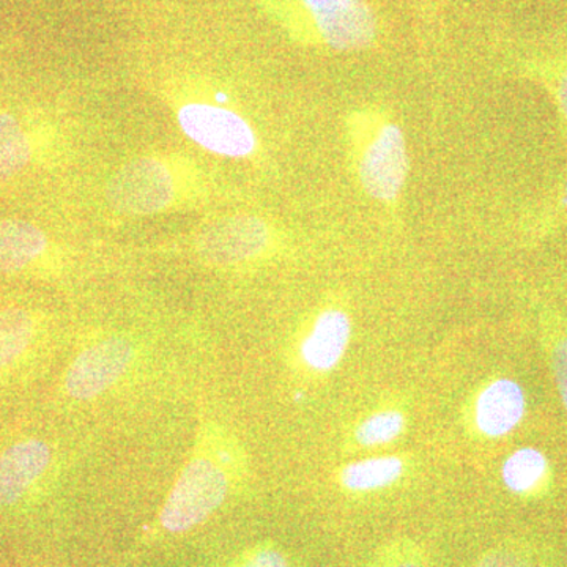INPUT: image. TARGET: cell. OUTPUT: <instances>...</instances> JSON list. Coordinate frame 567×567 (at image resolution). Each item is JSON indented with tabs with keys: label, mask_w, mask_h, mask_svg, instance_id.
Returning <instances> with one entry per match:
<instances>
[{
	"label": "cell",
	"mask_w": 567,
	"mask_h": 567,
	"mask_svg": "<svg viewBox=\"0 0 567 567\" xmlns=\"http://www.w3.org/2000/svg\"><path fill=\"white\" fill-rule=\"evenodd\" d=\"M279 25L306 47L336 52L368 50L377 39L374 11L365 0H259Z\"/></svg>",
	"instance_id": "cell-2"
},
{
	"label": "cell",
	"mask_w": 567,
	"mask_h": 567,
	"mask_svg": "<svg viewBox=\"0 0 567 567\" xmlns=\"http://www.w3.org/2000/svg\"><path fill=\"white\" fill-rule=\"evenodd\" d=\"M377 567H425L416 548L393 546L383 551Z\"/></svg>",
	"instance_id": "cell-17"
},
{
	"label": "cell",
	"mask_w": 567,
	"mask_h": 567,
	"mask_svg": "<svg viewBox=\"0 0 567 567\" xmlns=\"http://www.w3.org/2000/svg\"><path fill=\"white\" fill-rule=\"evenodd\" d=\"M31 158V141L21 123L13 115H0V181L20 173Z\"/></svg>",
	"instance_id": "cell-15"
},
{
	"label": "cell",
	"mask_w": 567,
	"mask_h": 567,
	"mask_svg": "<svg viewBox=\"0 0 567 567\" xmlns=\"http://www.w3.org/2000/svg\"><path fill=\"white\" fill-rule=\"evenodd\" d=\"M555 96H557L558 110L567 122V66L559 73L557 85H555Z\"/></svg>",
	"instance_id": "cell-21"
},
{
	"label": "cell",
	"mask_w": 567,
	"mask_h": 567,
	"mask_svg": "<svg viewBox=\"0 0 567 567\" xmlns=\"http://www.w3.org/2000/svg\"><path fill=\"white\" fill-rule=\"evenodd\" d=\"M525 393L511 379H495L481 386L470 402L473 431L486 439H502L520 424L525 415Z\"/></svg>",
	"instance_id": "cell-9"
},
{
	"label": "cell",
	"mask_w": 567,
	"mask_h": 567,
	"mask_svg": "<svg viewBox=\"0 0 567 567\" xmlns=\"http://www.w3.org/2000/svg\"><path fill=\"white\" fill-rule=\"evenodd\" d=\"M551 371L557 382L559 395L567 410V338L555 342L550 353Z\"/></svg>",
	"instance_id": "cell-18"
},
{
	"label": "cell",
	"mask_w": 567,
	"mask_h": 567,
	"mask_svg": "<svg viewBox=\"0 0 567 567\" xmlns=\"http://www.w3.org/2000/svg\"><path fill=\"white\" fill-rule=\"evenodd\" d=\"M346 128L354 177L361 188L380 203H395L410 166L402 126L383 107L364 106L349 115Z\"/></svg>",
	"instance_id": "cell-1"
},
{
	"label": "cell",
	"mask_w": 567,
	"mask_h": 567,
	"mask_svg": "<svg viewBox=\"0 0 567 567\" xmlns=\"http://www.w3.org/2000/svg\"><path fill=\"white\" fill-rule=\"evenodd\" d=\"M476 567H533L527 559L509 550H494L480 559Z\"/></svg>",
	"instance_id": "cell-20"
},
{
	"label": "cell",
	"mask_w": 567,
	"mask_h": 567,
	"mask_svg": "<svg viewBox=\"0 0 567 567\" xmlns=\"http://www.w3.org/2000/svg\"><path fill=\"white\" fill-rule=\"evenodd\" d=\"M48 238L35 224L21 219L0 221V271L24 270L47 251Z\"/></svg>",
	"instance_id": "cell-11"
},
{
	"label": "cell",
	"mask_w": 567,
	"mask_h": 567,
	"mask_svg": "<svg viewBox=\"0 0 567 567\" xmlns=\"http://www.w3.org/2000/svg\"><path fill=\"white\" fill-rule=\"evenodd\" d=\"M134 360V347L125 338H107L78 354L65 377L66 393L91 401L118 382Z\"/></svg>",
	"instance_id": "cell-7"
},
{
	"label": "cell",
	"mask_w": 567,
	"mask_h": 567,
	"mask_svg": "<svg viewBox=\"0 0 567 567\" xmlns=\"http://www.w3.org/2000/svg\"><path fill=\"white\" fill-rule=\"evenodd\" d=\"M561 204L565 205V207L567 208V182L565 185V189H563Z\"/></svg>",
	"instance_id": "cell-22"
},
{
	"label": "cell",
	"mask_w": 567,
	"mask_h": 567,
	"mask_svg": "<svg viewBox=\"0 0 567 567\" xmlns=\"http://www.w3.org/2000/svg\"><path fill=\"white\" fill-rule=\"evenodd\" d=\"M352 333L349 312L341 306H324L298 342V360L312 374H328L344 358Z\"/></svg>",
	"instance_id": "cell-8"
},
{
	"label": "cell",
	"mask_w": 567,
	"mask_h": 567,
	"mask_svg": "<svg viewBox=\"0 0 567 567\" xmlns=\"http://www.w3.org/2000/svg\"><path fill=\"white\" fill-rule=\"evenodd\" d=\"M406 464L399 456L360 458L342 466L339 484L350 492H375L394 486L405 475Z\"/></svg>",
	"instance_id": "cell-12"
},
{
	"label": "cell",
	"mask_w": 567,
	"mask_h": 567,
	"mask_svg": "<svg viewBox=\"0 0 567 567\" xmlns=\"http://www.w3.org/2000/svg\"><path fill=\"white\" fill-rule=\"evenodd\" d=\"M183 134L204 151L227 158H248L257 151V134L244 115L210 103H186L178 107Z\"/></svg>",
	"instance_id": "cell-6"
},
{
	"label": "cell",
	"mask_w": 567,
	"mask_h": 567,
	"mask_svg": "<svg viewBox=\"0 0 567 567\" xmlns=\"http://www.w3.org/2000/svg\"><path fill=\"white\" fill-rule=\"evenodd\" d=\"M233 464L226 454H210L199 443L164 503L162 527L169 533H185L207 520L233 488L237 473Z\"/></svg>",
	"instance_id": "cell-4"
},
{
	"label": "cell",
	"mask_w": 567,
	"mask_h": 567,
	"mask_svg": "<svg viewBox=\"0 0 567 567\" xmlns=\"http://www.w3.org/2000/svg\"><path fill=\"white\" fill-rule=\"evenodd\" d=\"M547 457L535 447H522L506 458L502 468V480L507 491L525 495L536 491L546 480Z\"/></svg>",
	"instance_id": "cell-13"
},
{
	"label": "cell",
	"mask_w": 567,
	"mask_h": 567,
	"mask_svg": "<svg viewBox=\"0 0 567 567\" xmlns=\"http://www.w3.org/2000/svg\"><path fill=\"white\" fill-rule=\"evenodd\" d=\"M33 320L24 309L0 312V368L10 365L31 346Z\"/></svg>",
	"instance_id": "cell-16"
},
{
	"label": "cell",
	"mask_w": 567,
	"mask_h": 567,
	"mask_svg": "<svg viewBox=\"0 0 567 567\" xmlns=\"http://www.w3.org/2000/svg\"><path fill=\"white\" fill-rule=\"evenodd\" d=\"M276 233L256 215L223 216L205 224L194 238V249L205 264L233 268L260 262L275 251Z\"/></svg>",
	"instance_id": "cell-5"
},
{
	"label": "cell",
	"mask_w": 567,
	"mask_h": 567,
	"mask_svg": "<svg viewBox=\"0 0 567 567\" xmlns=\"http://www.w3.org/2000/svg\"><path fill=\"white\" fill-rule=\"evenodd\" d=\"M406 429V415L399 409H382L371 413L357 424L353 431V445L371 450L390 445Z\"/></svg>",
	"instance_id": "cell-14"
},
{
	"label": "cell",
	"mask_w": 567,
	"mask_h": 567,
	"mask_svg": "<svg viewBox=\"0 0 567 567\" xmlns=\"http://www.w3.org/2000/svg\"><path fill=\"white\" fill-rule=\"evenodd\" d=\"M238 567H290L281 551L271 547H260L241 559Z\"/></svg>",
	"instance_id": "cell-19"
},
{
	"label": "cell",
	"mask_w": 567,
	"mask_h": 567,
	"mask_svg": "<svg viewBox=\"0 0 567 567\" xmlns=\"http://www.w3.org/2000/svg\"><path fill=\"white\" fill-rule=\"evenodd\" d=\"M51 450L40 440L17 443L0 454V506L14 505L51 464Z\"/></svg>",
	"instance_id": "cell-10"
},
{
	"label": "cell",
	"mask_w": 567,
	"mask_h": 567,
	"mask_svg": "<svg viewBox=\"0 0 567 567\" xmlns=\"http://www.w3.org/2000/svg\"><path fill=\"white\" fill-rule=\"evenodd\" d=\"M197 189L196 171L171 155H145L122 164L111 175L104 197L111 210L148 216L174 210Z\"/></svg>",
	"instance_id": "cell-3"
}]
</instances>
